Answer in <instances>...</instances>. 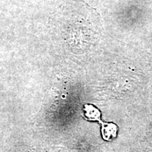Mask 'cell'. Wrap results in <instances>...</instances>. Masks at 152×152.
<instances>
[{
	"instance_id": "1",
	"label": "cell",
	"mask_w": 152,
	"mask_h": 152,
	"mask_svg": "<svg viewBox=\"0 0 152 152\" xmlns=\"http://www.w3.org/2000/svg\"><path fill=\"white\" fill-rule=\"evenodd\" d=\"M99 122L102 124V134L104 140L106 141H111L116 137L118 132L116 125L112 123H104L101 120L99 121Z\"/></svg>"
},
{
	"instance_id": "2",
	"label": "cell",
	"mask_w": 152,
	"mask_h": 152,
	"mask_svg": "<svg viewBox=\"0 0 152 152\" xmlns=\"http://www.w3.org/2000/svg\"><path fill=\"white\" fill-rule=\"evenodd\" d=\"M85 115L89 121H99L100 120L101 113L99 110L92 105H85Z\"/></svg>"
}]
</instances>
